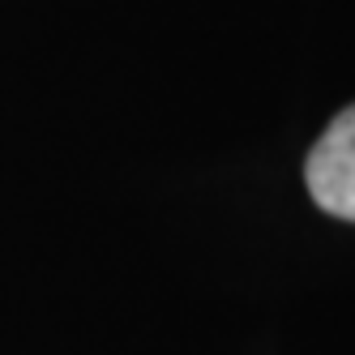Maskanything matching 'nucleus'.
I'll use <instances>...</instances> for the list:
<instances>
[{
  "label": "nucleus",
  "mask_w": 355,
  "mask_h": 355,
  "mask_svg": "<svg viewBox=\"0 0 355 355\" xmlns=\"http://www.w3.org/2000/svg\"><path fill=\"white\" fill-rule=\"evenodd\" d=\"M304 180L325 214L355 223V103L338 112L334 124L317 137L304 163Z\"/></svg>",
  "instance_id": "f257e3e1"
}]
</instances>
